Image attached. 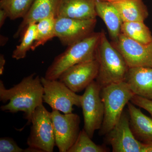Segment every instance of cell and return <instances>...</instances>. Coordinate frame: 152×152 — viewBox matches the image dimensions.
I'll use <instances>...</instances> for the list:
<instances>
[{
	"label": "cell",
	"mask_w": 152,
	"mask_h": 152,
	"mask_svg": "<svg viewBox=\"0 0 152 152\" xmlns=\"http://www.w3.org/2000/svg\"><path fill=\"white\" fill-rule=\"evenodd\" d=\"M34 73L25 77L19 83L7 89L0 80V101L8 104L1 106L3 111L16 113L23 112L27 120V125L31 122L33 113L37 107L43 104L44 88L41 77Z\"/></svg>",
	"instance_id": "cell-1"
},
{
	"label": "cell",
	"mask_w": 152,
	"mask_h": 152,
	"mask_svg": "<svg viewBox=\"0 0 152 152\" xmlns=\"http://www.w3.org/2000/svg\"><path fill=\"white\" fill-rule=\"evenodd\" d=\"M99 70L96 81L101 88L125 81L129 68L119 52L107 39L104 31L96 51Z\"/></svg>",
	"instance_id": "cell-2"
},
{
	"label": "cell",
	"mask_w": 152,
	"mask_h": 152,
	"mask_svg": "<svg viewBox=\"0 0 152 152\" xmlns=\"http://www.w3.org/2000/svg\"><path fill=\"white\" fill-rule=\"evenodd\" d=\"M101 31L93 33L84 39L68 46L64 52L56 57L47 69L45 77L58 80L60 75L72 66L96 59V51Z\"/></svg>",
	"instance_id": "cell-3"
},
{
	"label": "cell",
	"mask_w": 152,
	"mask_h": 152,
	"mask_svg": "<svg viewBox=\"0 0 152 152\" xmlns=\"http://www.w3.org/2000/svg\"><path fill=\"white\" fill-rule=\"evenodd\" d=\"M126 81L102 88L101 96L104 106V117L99 134L106 135L118 121L125 106L134 96Z\"/></svg>",
	"instance_id": "cell-4"
},
{
	"label": "cell",
	"mask_w": 152,
	"mask_h": 152,
	"mask_svg": "<svg viewBox=\"0 0 152 152\" xmlns=\"http://www.w3.org/2000/svg\"><path fill=\"white\" fill-rule=\"evenodd\" d=\"M31 127L27 144L41 152H53L56 145L51 113L43 104L37 107L32 116Z\"/></svg>",
	"instance_id": "cell-5"
},
{
	"label": "cell",
	"mask_w": 152,
	"mask_h": 152,
	"mask_svg": "<svg viewBox=\"0 0 152 152\" xmlns=\"http://www.w3.org/2000/svg\"><path fill=\"white\" fill-rule=\"evenodd\" d=\"M101 88L94 80L85 89L81 98V107L84 118V129L91 138L95 131L102 126L104 117V106L101 96Z\"/></svg>",
	"instance_id": "cell-6"
},
{
	"label": "cell",
	"mask_w": 152,
	"mask_h": 152,
	"mask_svg": "<svg viewBox=\"0 0 152 152\" xmlns=\"http://www.w3.org/2000/svg\"><path fill=\"white\" fill-rule=\"evenodd\" d=\"M44 88V102L53 110H58L64 114L73 113L74 106L81 107V96L70 89L59 80H49L41 77Z\"/></svg>",
	"instance_id": "cell-7"
},
{
	"label": "cell",
	"mask_w": 152,
	"mask_h": 152,
	"mask_svg": "<svg viewBox=\"0 0 152 152\" xmlns=\"http://www.w3.org/2000/svg\"><path fill=\"white\" fill-rule=\"evenodd\" d=\"M51 113L56 145L60 152H68L80 132V117L73 113L62 114L58 110Z\"/></svg>",
	"instance_id": "cell-8"
},
{
	"label": "cell",
	"mask_w": 152,
	"mask_h": 152,
	"mask_svg": "<svg viewBox=\"0 0 152 152\" xmlns=\"http://www.w3.org/2000/svg\"><path fill=\"white\" fill-rule=\"evenodd\" d=\"M97 19L80 20L57 17L56 37L63 45L69 46L94 32Z\"/></svg>",
	"instance_id": "cell-9"
},
{
	"label": "cell",
	"mask_w": 152,
	"mask_h": 152,
	"mask_svg": "<svg viewBox=\"0 0 152 152\" xmlns=\"http://www.w3.org/2000/svg\"><path fill=\"white\" fill-rule=\"evenodd\" d=\"M111 43L122 56L129 68L152 67V42L145 45L121 33L116 40Z\"/></svg>",
	"instance_id": "cell-10"
},
{
	"label": "cell",
	"mask_w": 152,
	"mask_h": 152,
	"mask_svg": "<svg viewBox=\"0 0 152 152\" xmlns=\"http://www.w3.org/2000/svg\"><path fill=\"white\" fill-rule=\"evenodd\" d=\"M106 135L113 152H141L142 142L133 134L129 116L126 112H123L116 124Z\"/></svg>",
	"instance_id": "cell-11"
},
{
	"label": "cell",
	"mask_w": 152,
	"mask_h": 152,
	"mask_svg": "<svg viewBox=\"0 0 152 152\" xmlns=\"http://www.w3.org/2000/svg\"><path fill=\"white\" fill-rule=\"evenodd\" d=\"M99 64L96 59L72 66L60 75L58 80L75 93L86 89L97 77Z\"/></svg>",
	"instance_id": "cell-12"
},
{
	"label": "cell",
	"mask_w": 152,
	"mask_h": 152,
	"mask_svg": "<svg viewBox=\"0 0 152 152\" xmlns=\"http://www.w3.org/2000/svg\"><path fill=\"white\" fill-rule=\"evenodd\" d=\"M60 0H35L14 34V38L21 37L28 27L49 17L56 18Z\"/></svg>",
	"instance_id": "cell-13"
},
{
	"label": "cell",
	"mask_w": 152,
	"mask_h": 152,
	"mask_svg": "<svg viewBox=\"0 0 152 152\" xmlns=\"http://www.w3.org/2000/svg\"><path fill=\"white\" fill-rule=\"evenodd\" d=\"M97 16L95 0H60L57 17L88 20Z\"/></svg>",
	"instance_id": "cell-14"
},
{
	"label": "cell",
	"mask_w": 152,
	"mask_h": 152,
	"mask_svg": "<svg viewBox=\"0 0 152 152\" xmlns=\"http://www.w3.org/2000/svg\"><path fill=\"white\" fill-rule=\"evenodd\" d=\"M125 81L134 94L152 99V67L130 68Z\"/></svg>",
	"instance_id": "cell-15"
},
{
	"label": "cell",
	"mask_w": 152,
	"mask_h": 152,
	"mask_svg": "<svg viewBox=\"0 0 152 152\" xmlns=\"http://www.w3.org/2000/svg\"><path fill=\"white\" fill-rule=\"evenodd\" d=\"M97 15L105 24L112 42L116 40L121 34L123 23L121 15L115 6L107 1H95Z\"/></svg>",
	"instance_id": "cell-16"
},
{
	"label": "cell",
	"mask_w": 152,
	"mask_h": 152,
	"mask_svg": "<svg viewBox=\"0 0 152 152\" xmlns=\"http://www.w3.org/2000/svg\"><path fill=\"white\" fill-rule=\"evenodd\" d=\"M132 131L142 142L152 141V118L146 115L131 102L127 104Z\"/></svg>",
	"instance_id": "cell-17"
},
{
	"label": "cell",
	"mask_w": 152,
	"mask_h": 152,
	"mask_svg": "<svg viewBox=\"0 0 152 152\" xmlns=\"http://www.w3.org/2000/svg\"><path fill=\"white\" fill-rule=\"evenodd\" d=\"M121 15L123 22H144L149 15L143 0H110Z\"/></svg>",
	"instance_id": "cell-18"
},
{
	"label": "cell",
	"mask_w": 152,
	"mask_h": 152,
	"mask_svg": "<svg viewBox=\"0 0 152 152\" xmlns=\"http://www.w3.org/2000/svg\"><path fill=\"white\" fill-rule=\"evenodd\" d=\"M121 33L133 40L147 45L152 42V34L144 22H123Z\"/></svg>",
	"instance_id": "cell-19"
},
{
	"label": "cell",
	"mask_w": 152,
	"mask_h": 152,
	"mask_svg": "<svg viewBox=\"0 0 152 152\" xmlns=\"http://www.w3.org/2000/svg\"><path fill=\"white\" fill-rule=\"evenodd\" d=\"M56 19L55 17H49L37 23V39L31 50H34L38 47L43 45L56 37Z\"/></svg>",
	"instance_id": "cell-20"
},
{
	"label": "cell",
	"mask_w": 152,
	"mask_h": 152,
	"mask_svg": "<svg viewBox=\"0 0 152 152\" xmlns=\"http://www.w3.org/2000/svg\"><path fill=\"white\" fill-rule=\"evenodd\" d=\"M35 0H0V9L7 14L12 20L23 18Z\"/></svg>",
	"instance_id": "cell-21"
},
{
	"label": "cell",
	"mask_w": 152,
	"mask_h": 152,
	"mask_svg": "<svg viewBox=\"0 0 152 152\" xmlns=\"http://www.w3.org/2000/svg\"><path fill=\"white\" fill-rule=\"evenodd\" d=\"M37 36V23L30 25L20 39V43L13 52L12 58L16 60L24 58L28 52L31 50Z\"/></svg>",
	"instance_id": "cell-22"
},
{
	"label": "cell",
	"mask_w": 152,
	"mask_h": 152,
	"mask_svg": "<svg viewBox=\"0 0 152 152\" xmlns=\"http://www.w3.org/2000/svg\"><path fill=\"white\" fill-rule=\"evenodd\" d=\"M84 129L80 131L77 139L68 152H107L109 149L95 143Z\"/></svg>",
	"instance_id": "cell-23"
},
{
	"label": "cell",
	"mask_w": 152,
	"mask_h": 152,
	"mask_svg": "<svg viewBox=\"0 0 152 152\" xmlns=\"http://www.w3.org/2000/svg\"><path fill=\"white\" fill-rule=\"evenodd\" d=\"M0 152H25V149L20 148L12 138L3 137L0 139Z\"/></svg>",
	"instance_id": "cell-24"
},
{
	"label": "cell",
	"mask_w": 152,
	"mask_h": 152,
	"mask_svg": "<svg viewBox=\"0 0 152 152\" xmlns=\"http://www.w3.org/2000/svg\"><path fill=\"white\" fill-rule=\"evenodd\" d=\"M130 102L135 105L143 109L148 112L152 118V99L134 95Z\"/></svg>",
	"instance_id": "cell-25"
},
{
	"label": "cell",
	"mask_w": 152,
	"mask_h": 152,
	"mask_svg": "<svg viewBox=\"0 0 152 152\" xmlns=\"http://www.w3.org/2000/svg\"><path fill=\"white\" fill-rule=\"evenodd\" d=\"M8 18L7 14L5 11L0 9V28H1L4 26L6 20Z\"/></svg>",
	"instance_id": "cell-26"
},
{
	"label": "cell",
	"mask_w": 152,
	"mask_h": 152,
	"mask_svg": "<svg viewBox=\"0 0 152 152\" xmlns=\"http://www.w3.org/2000/svg\"><path fill=\"white\" fill-rule=\"evenodd\" d=\"M141 152H152V141L142 142Z\"/></svg>",
	"instance_id": "cell-27"
},
{
	"label": "cell",
	"mask_w": 152,
	"mask_h": 152,
	"mask_svg": "<svg viewBox=\"0 0 152 152\" xmlns=\"http://www.w3.org/2000/svg\"><path fill=\"white\" fill-rule=\"evenodd\" d=\"M6 64V59L3 54L0 55V75H1L4 72V66Z\"/></svg>",
	"instance_id": "cell-28"
},
{
	"label": "cell",
	"mask_w": 152,
	"mask_h": 152,
	"mask_svg": "<svg viewBox=\"0 0 152 152\" xmlns=\"http://www.w3.org/2000/svg\"><path fill=\"white\" fill-rule=\"evenodd\" d=\"M8 41V38L1 35L0 37V45L1 46H3L6 45Z\"/></svg>",
	"instance_id": "cell-29"
},
{
	"label": "cell",
	"mask_w": 152,
	"mask_h": 152,
	"mask_svg": "<svg viewBox=\"0 0 152 152\" xmlns=\"http://www.w3.org/2000/svg\"><path fill=\"white\" fill-rule=\"evenodd\" d=\"M95 1H109L110 0H95Z\"/></svg>",
	"instance_id": "cell-30"
}]
</instances>
